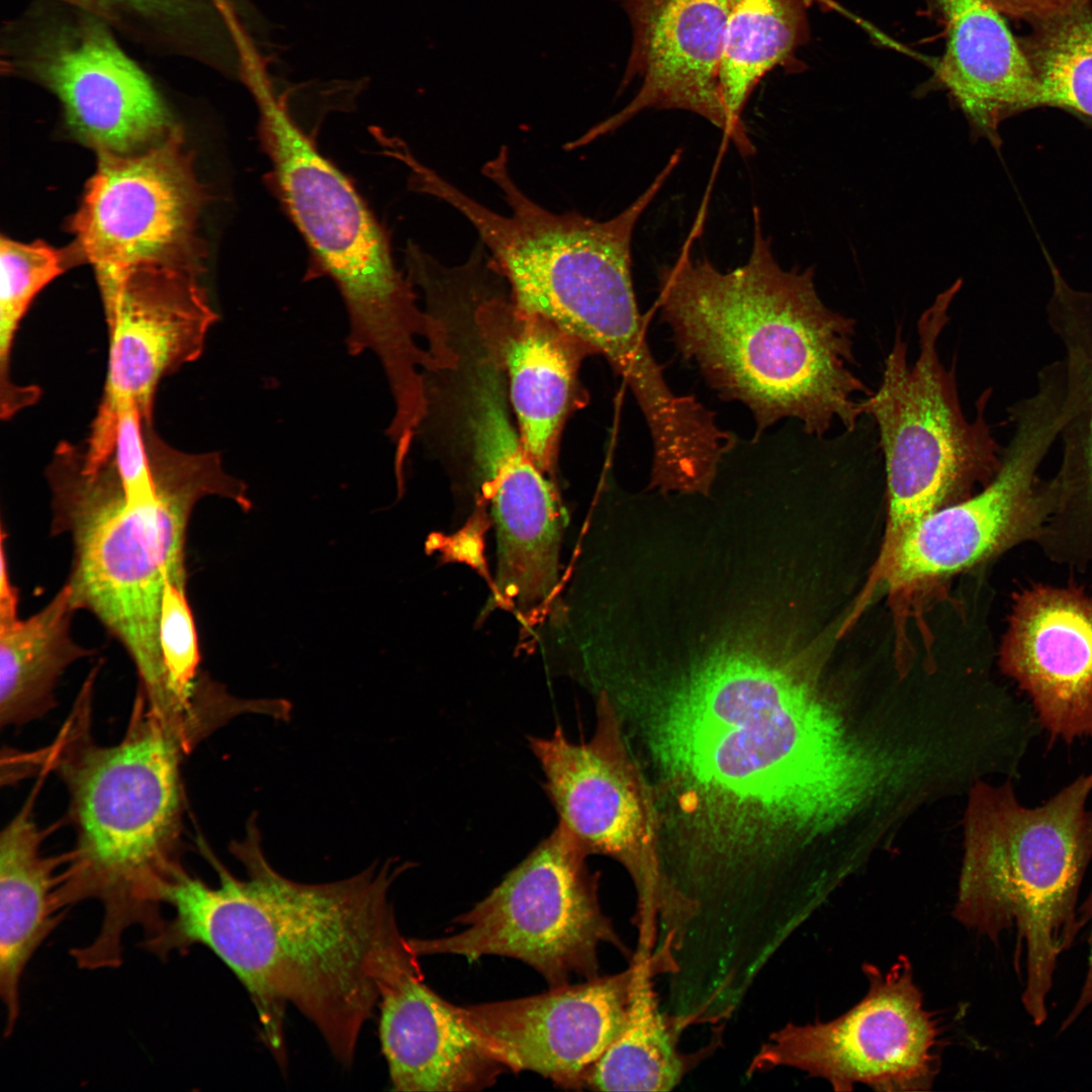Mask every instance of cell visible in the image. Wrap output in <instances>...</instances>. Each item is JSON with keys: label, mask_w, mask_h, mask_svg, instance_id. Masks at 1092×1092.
Segmentation results:
<instances>
[{"label": "cell", "mask_w": 1092, "mask_h": 1092, "mask_svg": "<svg viewBox=\"0 0 1092 1092\" xmlns=\"http://www.w3.org/2000/svg\"><path fill=\"white\" fill-rule=\"evenodd\" d=\"M261 134L283 203L344 301L351 356L372 352L387 382L405 387L429 360L435 320L417 305L387 236L350 180L295 124L266 83L253 89Z\"/></svg>", "instance_id": "8"}, {"label": "cell", "mask_w": 1092, "mask_h": 1092, "mask_svg": "<svg viewBox=\"0 0 1092 1092\" xmlns=\"http://www.w3.org/2000/svg\"><path fill=\"white\" fill-rule=\"evenodd\" d=\"M669 670L647 698L648 731L661 787L698 840L684 859L754 880L799 853L859 855L878 841L911 780L895 710L859 709L785 647H717Z\"/></svg>", "instance_id": "1"}, {"label": "cell", "mask_w": 1092, "mask_h": 1092, "mask_svg": "<svg viewBox=\"0 0 1092 1092\" xmlns=\"http://www.w3.org/2000/svg\"><path fill=\"white\" fill-rule=\"evenodd\" d=\"M752 248L723 272L691 255L694 231L660 269L658 303L682 356L712 388L744 403L757 434L794 418L822 437L835 421L852 431L872 391L855 375L854 321L827 307L813 268L785 270L753 212Z\"/></svg>", "instance_id": "3"}, {"label": "cell", "mask_w": 1092, "mask_h": 1092, "mask_svg": "<svg viewBox=\"0 0 1092 1092\" xmlns=\"http://www.w3.org/2000/svg\"><path fill=\"white\" fill-rule=\"evenodd\" d=\"M37 787L0 836V995L6 1037L19 1016L24 971L66 914L56 898L57 869L65 855L41 853L42 833L32 815Z\"/></svg>", "instance_id": "24"}, {"label": "cell", "mask_w": 1092, "mask_h": 1092, "mask_svg": "<svg viewBox=\"0 0 1092 1092\" xmlns=\"http://www.w3.org/2000/svg\"><path fill=\"white\" fill-rule=\"evenodd\" d=\"M378 1033L396 1091H479L510 1072L460 1007L424 983L421 967L381 994Z\"/></svg>", "instance_id": "20"}, {"label": "cell", "mask_w": 1092, "mask_h": 1092, "mask_svg": "<svg viewBox=\"0 0 1092 1092\" xmlns=\"http://www.w3.org/2000/svg\"><path fill=\"white\" fill-rule=\"evenodd\" d=\"M1092 771L1036 807L1009 781L968 791L956 917L996 940L1014 930L1023 963L1021 1003L1036 1026L1049 1017L1058 963L1074 944L1081 886L1092 861Z\"/></svg>", "instance_id": "7"}, {"label": "cell", "mask_w": 1092, "mask_h": 1092, "mask_svg": "<svg viewBox=\"0 0 1092 1092\" xmlns=\"http://www.w3.org/2000/svg\"><path fill=\"white\" fill-rule=\"evenodd\" d=\"M157 494L126 498L112 458L84 468L82 448L64 442L48 469L53 493V534H68L73 560L67 584L76 610L94 615L125 648L139 687L157 707L171 700L159 643L167 580L186 585V536L190 516L205 496L252 509L247 484L229 474L218 452L187 453L146 427Z\"/></svg>", "instance_id": "5"}, {"label": "cell", "mask_w": 1092, "mask_h": 1092, "mask_svg": "<svg viewBox=\"0 0 1092 1092\" xmlns=\"http://www.w3.org/2000/svg\"><path fill=\"white\" fill-rule=\"evenodd\" d=\"M1066 376L1052 363L1038 373L1037 389L1009 410L1014 432L987 485L961 503L939 508L912 526L876 574L892 589L945 576L1024 540L1043 535L1060 508L1053 478L1037 470L1065 421Z\"/></svg>", "instance_id": "11"}, {"label": "cell", "mask_w": 1092, "mask_h": 1092, "mask_svg": "<svg viewBox=\"0 0 1092 1092\" xmlns=\"http://www.w3.org/2000/svg\"><path fill=\"white\" fill-rule=\"evenodd\" d=\"M623 1026L592 1069L585 1088L600 1091H670L695 1059L678 1049L680 1029L661 1008L650 953L635 949Z\"/></svg>", "instance_id": "27"}, {"label": "cell", "mask_w": 1092, "mask_h": 1092, "mask_svg": "<svg viewBox=\"0 0 1092 1092\" xmlns=\"http://www.w3.org/2000/svg\"><path fill=\"white\" fill-rule=\"evenodd\" d=\"M961 286L959 279L919 317V355L912 366L897 330L879 388L860 400L862 414L878 426L886 465L888 523L878 563L912 526L960 490L989 481L1001 464L1003 450L985 419L991 389L978 398L970 422L959 400L954 367L947 370L938 352Z\"/></svg>", "instance_id": "9"}, {"label": "cell", "mask_w": 1092, "mask_h": 1092, "mask_svg": "<svg viewBox=\"0 0 1092 1092\" xmlns=\"http://www.w3.org/2000/svg\"><path fill=\"white\" fill-rule=\"evenodd\" d=\"M1018 38L1037 83L1036 107L1092 118V6L1082 2L1027 21Z\"/></svg>", "instance_id": "29"}, {"label": "cell", "mask_w": 1092, "mask_h": 1092, "mask_svg": "<svg viewBox=\"0 0 1092 1092\" xmlns=\"http://www.w3.org/2000/svg\"><path fill=\"white\" fill-rule=\"evenodd\" d=\"M991 2L1003 15L1027 22L1075 4L1091 2V0H991Z\"/></svg>", "instance_id": "32"}, {"label": "cell", "mask_w": 1092, "mask_h": 1092, "mask_svg": "<svg viewBox=\"0 0 1092 1092\" xmlns=\"http://www.w3.org/2000/svg\"><path fill=\"white\" fill-rule=\"evenodd\" d=\"M946 25L939 82L973 134L1000 144L1009 117L1036 108L1037 83L1020 42L991 0H933Z\"/></svg>", "instance_id": "23"}, {"label": "cell", "mask_w": 1092, "mask_h": 1092, "mask_svg": "<svg viewBox=\"0 0 1092 1092\" xmlns=\"http://www.w3.org/2000/svg\"><path fill=\"white\" fill-rule=\"evenodd\" d=\"M67 267L63 251L43 243L0 241V413L13 417L34 403L37 389L11 377V356L20 323L37 293Z\"/></svg>", "instance_id": "30"}, {"label": "cell", "mask_w": 1092, "mask_h": 1092, "mask_svg": "<svg viewBox=\"0 0 1092 1092\" xmlns=\"http://www.w3.org/2000/svg\"><path fill=\"white\" fill-rule=\"evenodd\" d=\"M200 848L218 884L209 886L187 871L178 876L163 897L173 915L142 946L160 960L193 945L215 954L248 992L260 1037L281 1069L288 1005L350 1067L382 992L420 965L389 897L406 864L386 861L337 882L298 883L268 862L253 818L246 837L230 848L246 879L235 877L202 842Z\"/></svg>", "instance_id": "2"}, {"label": "cell", "mask_w": 1092, "mask_h": 1092, "mask_svg": "<svg viewBox=\"0 0 1092 1092\" xmlns=\"http://www.w3.org/2000/svg\"><path fill=\"white\" fill-rule=\"evenodd\" d=\"M474 320L484 346L507 373L523 446L550 473L577 364L573 347L583 345L500 297L481 300Z\"/></svg>", "instance_id": "22"}, {"label": "cell", "mask_w": 1092, "mask_h": 1092, "mask_svg": "<svg viewBox=\"0 0 1092 1092\" xmlns=\"http://www.w3.org/2000/svg\"><path fill=\"white\" fill-rule=\"evenodd\" d=\"M91 692L83 686L72 718L43 753V768L67 787L76 834L59 874L58 905L66 911L96 900L102 907L97 935L71 950L80 969L93 971L120 966L127 929L140 926L149 937L166 919L164 893L186 871L180 764L187 752L140 689L122 739L96 744L88 728Z\"/></svg>", "instance_id": "4"}, {"label": "cell", "mask_w": 1092, "mask_h": 1092, "mask_svg": "<svg viewBox=\"0 0 1092 1092\" xmlns=\"http://www.w3.org/2000/svg\"><path fill=\"white\" fill-rule=\"evenodd\" d=\"M817 0H725L726 27L719 72L721 98L732 122L762 78L786 67L808 36V9Z\"/></svg>", "instance_id": "28"}, {"label": "cell", "mask_w": 1092, "mask_h": 1092, "mask_svg": "<svg viewBox=\"0 0 1092 1092\" xmlns=\"http://www.w3.org/2000/svg\"><path fill=\"white\" fill-rule=\"evenodd\" d=\"M1078 913L1082 928H1088L1086 972L1078 997L1060 1026L1061 1031L1067 1030L1084 1012L1092 1007V887L1084 901L1079 904Z\"/></svg>", "instance_id": "31"}, {"label": "cell", "mask_w": 1092, "mask_h": 1092, "mask_svg": "<svg viewBox=\"0 0 1092 1092\" xmlns=\"http://www.w3.org/2000/svg\"><path fill=\"white\" fill-rule=\"evenodd\" d=\"M101 4L119 6L146 14H171L179 9L181 0H90Z\"/></svg>", "instance_id": "34"}, {"label": "cell", "mask_w": 1092, "mask_h": 1092, "mask_svg": "<svg viewBox=\"0 0 1092 1092\" xmlns=\"http://www.w3.org/2000/svg\"><path fill=\"white\" fill-rule=\"evenodd\" d=\"M1000 665L1053 738L1071 743L1092 735V597L1043 584L1020 593Z\"/></svg>", "instance_id": "19"}, {"label": "cell", "mask_w": 1092, "mask_h": 1092, "mask_svg": "<svg viewBox=\"0 0 1092 1092\" xmlns=\"http://www.w3.org/2000/svg\"><path fill=\"white\" fill-rule=\"evenodd\" d=\"M1051 271L1048 321L1064 346L1066 371L1056 516L1082 518L1092 530V292L1072 287L1054 265Z\"/></svg>", "instance_id": "25"}, {"label": "cell", "mask_w": 1092, "mask_h": 1092, "mask_svg": "<svg viewBox=\"0 0 1092 1092\" xmlns=\"http://www.w3.org/2000/svg\"><path fill=\"white\" fill-rule=\"evenodd\" d=\"M178 129L124 154H98L72 220L97 281L150 266L203 268L197 219L204 201Z\"/></svg>", "instance_id": "14"}, {"label": "cell", "mask_w": 1092, "mask_h": 1092, "mask_svg": "<svg viewBox=\"0 0 1092 1092\" xmlns=\"http://www.w3.org/2000/svg\"><path fill=\"white\" fill-rule=\"evenodd\" d=\"M67 583L39 612L0 623V724L18 726L56 705L54 690L65 669L94 650L70 633L73 612Z\"/></svg>", "instance_id": "26"}, {"label": "cell", "mask_w": 1092, "mask_h": 1092, "mask_svg": "<svg viewBox=\"0 0 1092 1092\" xmlns=\"http://www.w3.org/2000/svg\"><path fill=\"white\" fill-rule=\"evenodd\" d=\"M630 985L629 966L541 994L459 1007L510 1072L582 1089L623 1026Z\"/></svg>", "instance_id": "18"}, {"label": "cell", "mask_w": 1092, "mask_h": 1092, "mask_svg": "<svg viewBox=\"0 0 1092 1092\" xmlns=\"http://www.w3.org/2000/svg\"><path fill=\"white\" fill-rule=\"evenodd\" d=\"M588 855L559 824L488 895L455 923L460 931L410 938L420 956L454 954L469 962L486 956L518 960L538 972L549 988L573 976H600L599 947L632 953L603 912L598 873Z\"/></svg>", "instance_id": "10"}, {"label": "cell", "mask_w": 1092, "mask_h": 1092, "mask_svg": "<svg viewBox=\"0 0 1092 1092\" xmlns=\"http://www.w3.org/2000/svg\"><path fill=\"white\" fill-rule=\"evenodd\" d=\"M867 995L827 1022L788 1023L752 1058L747 1075L787 1067L827 1080L835 1091L857 1083L881 1091L929 1089L937 1068V1020L914 984L907 959L881 972L866 965Z\"/></svg>", "instance_id": "15"}, {"label": "cell", "mask_w": 1092, "mask_h": 1092, "mask_svg": "<svg viewBox=\"0 0 1092 1092\" xmlns=\"http://www.w3.org/2000/svg\"><path fill=\"white\" fill-rule=\"evenodd\" d=\"M528 743L558 824L587 855H607L625 868L637 895L638 937L652 939L661 884L660 820L652 789L626 745L617 708L599 693L588 741H571L557 726L551 736H530Z\"/></svg>", "instance_id": "12"}, {"label": "cell", "mask_w": 1092, "mask_h": 1092, "mask_svg": "<svg viewBox=\"0 0 1092 1092\" xmlns=\"http://www.w3.org/2000/svg\"><path fill=\"white\" fill-rule=\"evenodd\" d=\"M680 155L675 152L648 188L608 220L576 211L554 213L532 200L509 171L506 147L482 173L500 190L510 214L487 208L425 165L416 172L414 188L451 205L471 223L519 308L629 375L651 358L633 288V232Z\"/></svg>", "instance_id": "6"}, {"label": "cell", "mask_w": 1092, "mask_h": 1092, "mask_svg": "<svg viewBox=\"0 0 1092 1092\" xmlns=\"http://www.w3.org/2000/svg\"><path fill=\"white\" fill-rule=\"evenodd\" d=\"M46 76L74 131L98 154L134 152L171 129L151 81L104 33L59 49Z\"/></svg>", "instance_id": "21"}, {"label": "cell", "mask_w": 1092, "mask_h": 1092, "mask_svg": "<svg viewBox=\"0 0 1092 1092\" xmlns=\"http://www.w3.org/2000/svg\"><path fill=\"white\" fill-rule=\"evenodd\" d=\"M203 268L150 266L98 282L109 347L103 394L85 446L94 466L112 455L122 406L153 424L160 381L203 353L218 315L201 283Z\"/></svg>", "instance_id": "16"}, {"label": "cell", "mask_w": 1092, "mask_h": 1092, "mask_svg": "<svg viewBox=\"0 0 1092 1092\" xmlns=\"http://www.w3.org/2000/svg\"><path fill=\"white\" fill-rule=\"evenodd\" d=\"M6 533L1 527V566H0V623H7L18 618V590L10 579L8 560L5 552Z\"/></svg>", "instance_id": "33"}, {"label": "cell", "mask_w": 1092, "mask_h": 1092, "mask_svg": "<svg viewBox=\"0 0 1092 1092\" xmlns=\"http://www.w3.org/2000/svg\"><path fill=\"white\" fill-rule=\"evenodd\" d=\"M464 396L472 461L493 524L495 590L520 604L546 601L562 582L567 518L549 473L526 452L511 421L506 374L487 348L473 361Z\"/></svg>", "instance_id": "13"}, {"label": "cell", "mask_w": 1092, "mask_h": 1092, "mask_svg": "<svg viewBox=\"0 0 1092 1092\" xmlns=\"http://www.w3.org/2000/svg\"><path fill=\"white\" fill-rule=\"evenodd\" d=\"M612 1L620 3L632 28V46L620 91L636 79L639 89L622 110L593 126L567 148L584 146L646 109H673L700 115L721 129L741 154L752 155L754 147L746 128L732 122L720 93L725 0Z\"/></svg>", "instance_id": "17"}]
</instances>
